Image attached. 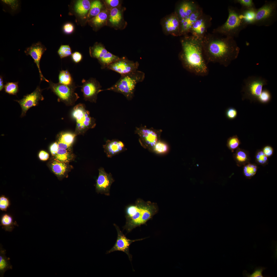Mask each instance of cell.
Here are the masks:
<instances>
[{"label":"cell","instance_id":"1","mask_svg":"<svg viewBox=\"0 0 277 277\" xmlns=\"http://www.w3.org/2000/svg\"><path fill=\"white\" fill-rule=\"evenodd\" d=\"M202 44L206 62L217 63L225 67L237 59L240 53L234 38L218 34L207 33L202 39Z\"/></svg>","mask_w":277,"mask_h":277},{"label":"cell","instance_id":"2","mask_svg":"<svg viewBox=\"0 0 277 277\" xmlns=\"http://www.w3.org/2000/svg\"><path fill=\"white\" fill-rule=\"evenodd\" d=\"M202 39L187 35L181 39L180 57L185 68L199 76L207 75L209 70L203 53Z\"/></svg>","mask_w":277,"mask_h":277},{"label":"cell","instance_id":"3","mask_svg":"<svg viewBox=\"0 0 277 277\" xmlns=\"http://www.w3.org/2000/svg\"><path fill=\"white\" fill-rule=\"evenodd\" d=\"M158 210L156 203L138 199L134 203L128 205L125 208L126 222L123 227L124 230L129 233L136 227L145 224Z\"/></svg>","mask_w":277,"mask_h":277},{"label":"cell","instance_id":"4","mask_svg":"<svg viewBox=\"0 0 277 277\" xmlns=\"http://www.w3.org/2000/svg\"><path fill=\"white\" fill-rule=\"evenodd\" d=\"M227 19L222 25L213 29L212 33L233 38L237 37L248 25L242 18L240 9L229 6Z\"/></svg>","mask_w":277,"mask_h":277},{"label":"cell","instance_id":"5","mask_svg":"<svg viewBox=\"0 0 277 277\" xmlns=\"http://www.w3.org/2000/svg\"><path fill=\"white\" fill-rule=\"evenodd\" d=\"M144 78L142 72L136 70L121 75L119 80L113 85L104 91H110L123 94L128 100L133 98L136 84Z\"/></svg>","mask_w":277,"mask_h":277},{"label":"cell","instance_id":"6","mask_svg":"<svg viewBox=\"0 0 277 277\" xmlns=\"http://www.w3.org/2000/svg\"><path fill=\"white\" fill-rule=\"evenodd\" d=\"M72 115L76 122L74 133L76 135L84 133L96 125L95 119L91 116L83 104L80 103L75 105L72 111Z\"/></svg>","mask_w":277,"mask_h":277},{"label":"cell","instance_id":"7","mask_svg":"<svg viewBox=\"0 0 277 277\" xmlns=\"http://www.w3.org/2000/svg\"><path fill=\"white\" fill-rule=\"evenodd\" d=\"M268 80L260 76H251L245 79L243 82L242 92V99L249 100L251 102L258 101L263 87L268 84Z\"/></svg>","mask_w":277,"mask_h":277},{"label":"cell","instance_id":"8","mask_svg":"<svg viewBox=\"0 0 277 277\" xmlns=\"http://www.w3.org/2000/svg\"><path fill=\"white\" fill-rule=\"evenodd\" d=\"M277 1H266L260 8L257 9L254 25L268 26L277 19Z\"/></svg>","mask_w":277,"mask_h":277},{"label":"cell","instance_id":"9","mask_svg":"<svg viewBox=\"0 0 277 277\" xmlns=\"http://www.w3.org/2000/svg\"><path fill=\"white\" fill-rule=\"evenodd\" d=\"M49 88L58 97V101L62 102L67 106L74 105L79 98L78 94L75 92L78 87L75 83L66 85L58 83H54L49 81Z\"/></svg>","mask_w":277,"mask_h":277},{"label":"cell","instance_id":"10","mask_svg":"<svg viewBox=\"0 0 277 277\" xmlns=\"http://www.w3.org/2000/svg\"><path fill=\"white\" fill-rule=\"evenodd\" d=\"M161 131L149 128L145 126L136 128L135 133L139 137V141L144 148L151 151L155 144L159 141Z\"/></svg>","mask_w":277,"mask_h":277},{"label":"cell","instance_id":"11","mask_svg":"<svg viewBox=\"0 0 277 277\" xmlns=\"http://www.w3.org/2000/svg\"><path fill=\"white\" fill-rule=\"evenodd\" d=\"M83 84L81 91L83 93L84 99L91 102L96 103L98 93L102 91V86L99 82L93 78L88 80L84 79L82 81Z\"/></svg>","mask_w":277,"mask_h":277},{"label":"cell","instance_id":"12","mask_svg":"<svg viewBox=\"0 0 277 277\" xmlns=\"http://www.w3.org/2000/svg\"><path fill=\"white\" fill-rule=\"evenodd\" d=\"M113 225L117 230V239L114 246L111 249L107 251L106 254H108L115 251H122L127 255L130 260L131 261L132 256L130 254L129 251V248L131 244L134 242L141 241L146 238L134 240H130L125 236L116 224H114Z\"/></svg>","mask_w":277,"mask_h":277},{"label":"cell","instance_id":"13","mask_svg":"<svg viewBox=\"0 0 277 277\" xmlns=\"http://www.w3.org/2000/svg\"><path fill=\"white\" fill-rule=\"evenodd\" d=\"M139 65V64L137 62H134L125 57H123L119 58L106 68L122 75L137 70Z\"/></svg>","mask_w":277,"mask_h":277},{"label":"cell","instance_id":"14","mask_svg":"<svg viewBox=\"0 0 277 277\" xmlns=\"http://www.w3.org/2000/svg\"><path fill=\"white\" fill-rule=\"evenodd\" d=\"M212 20L210 15L203 13L193 25L190 33L194 37L203 39L211 26Z\"/></svg>","mask_w":277,"mask_h":277},{"label":"cell","instance_id":"15","mask_svg":"<svg viewBox=\"0 0 277 277\" xmlns=\"http://www.w3.org/2000/svg\"><path fill=\"white\" fill-rule=\"evenodd\" d=\"M42 90L38 86L36 89L30 94L24 96L22 99L16 101L20 105L22 108L21 116L25 115L27 111L31 107L36 106L38 102L44 99L42 94Z\"/></svg>","mask_w":277,"mask_h":277},{"label":"cell","instance_id":"16","mask_svg":"<svg viewBox=\"0 0 277 277\" xmlns=\"http://www.w3.org/2000/svg\"><path fill=\"white\" fill-rule=\"evenodd\" d=\"M114 181L111 173H107L103 168H100L99 170L98 176L96 181V192L98 193L109 195L111 186Z\"/></svg>","mask_w":277,"mask_h":277},{"label":"cell","instance_id":"17","mask_svg":"<svg viewBox=\"0 0 277 277\" xmlns=\"http://www.w3.org/2000/svg\"><path fill=\"white\" fill-rule=\"evenodd\" d=\"M46 50V48L39 41L32 44L31 46L26 48L24 52L26 55H30L33 59L38 69L41 80L45 81L49 83V81L43 76L40 66L41 57Z\"/></svg>","mask_w":277,"mask_h":277},{"label":"cell","instance_id":"18","mask_svg":"<svg viewBox=\"0 0 277 277\" xmlns=\"http://www.w3.org/2000/svg\"><path fill=\"white\" fill-rule=\"evenodd\" d=\"M162 26L164 32L166 34L180 36V20L175 12L164 18Z\"/></svg>","mask_w":277,"mask_h":277},{"label":"cell","instance_id":"19","mask_svg":"<svg viewBox=\"0 0 277 277\" xmlns=\"http://www.w3.org/2000/svg\"><path fill=\"white\" fill-rule=\"evenodd\" d=\"M200 7L195 1L183 0L177 3L174 12L180 20L196 11Z\"/></svg>","mask_w":277,"mask_h":277},{"label":"cell","instance_id":"20","mask_svg":"<svg viewBox=\"0 0 277 277\" xmlns=\"http://www.w3.org/2000/svg\"><path fill=\"white\" fill-rule=\"evenodd\" d=\"M203 13V9L200 7L190 15L181 19L180 36H183L190 33L193 25Z\"/></svg>","mask_w":277,"mask_h":277},{"label":"cell","instance_id":"21","mask_svg":"<svg viewBox=\"0 0 277 277\" xmlns=\"http://www.w3.org/2000/svg\"><path fill=\"white\" fill-rule=\"evenodd\" d=\"M107 157L111 158L126 150L124 143L117 139L108 140L103 145Z\"/></svg>","mask_w":277,"mask_h":277},{"label":"cell","instance_id":"22","mask_svg":"<svg viewBox=\"0 0 277 277\" xmlns=\"http://www.w3.org/2000/svg\"><path fill=\"white\" fill-rule=\"evenodd\" d=\"M76 136L74 133L68 132L61 133L59 135L57 142L59 149L67 150L70 147Z\"/></svg>","mask_w":277,"mask_h":277},{"label":"cell","instance_id":"23","mask_svg":"<svg viewBox=\"0 0 277 277\" xmlns=\"http://www.w3.org/2000/svg\"><path fill=\"white\" fill-rule=\"evenodd\" d=\"M6 250L0 244V276L3 277L5 272L7 270L12 269V266L11 264L10 259L7 258L5 255Z\"/></svg>","mask_w":277,"mask_h":277},{"label":"cell","instance_id":"24","mask_svg":"<svg viewBox=\"0 0 277 277\" xmlns=\"http://www.w3.org/2000/svg\"><path fill=\"white\" fill-rule=\"evenodd\" d=\"M0 226L5 231L11 232L15 228L14 226H18L16 221H14L12 216L8 213L2 215L0 219Z\"/></svg>","mask_w":277,"mask_h":277},{"label":"cell","instance_id":"25","mask_svg":"<svg viewBox=\"0 0 277 277\" xmlns=\"http://www.w3.org/2000/svg\"><path fill=\"white\" fill-rule=\"evenodd\" d=\"M91 4L88 0L77 1L75 5L76 12L80 16L85 17L90 9Z\"/></svg>","mask_w":277,"mask_h":277},{"label":"cell","instance_id":"26","mask_svg":"<svg viewBox=\"0 0 277 277\" xmlns=\"http://www.w3.org/2000/svg\"><path fill=\"white\" fill-rule=\"evenodd\" d=\"M257 9L256 8H241L240 9L243 20L248 25H254Z\"/></svg>","mask_w":277,"mask_h":277},{"label":"cell","instance_id":"27","mask_svg":"<svg viewBox=\"0 0 277 277\" xmlns=\"http://www.w3.org/2000/svg\"><path fill=\"white\" fill-rule=\"evenodd\" d=\"M233 157L239 166L244 165L249 163L250 160L249 154L244 150L238 149L234 154Z\"/></svg>","mask_w":277,"mask_h":277},{"label":"cell","instance_id":"28","mask_svg":"<svg viewBox=\"0 0 277 277\" xmlns=\"http://www.w3.org/2000/svg\"><path fill=\"white\" fill-rule=\"evenodd\" d=\"M108 51L105 47L101 44H96L89 48L91 56L98 60L103 57Z\"/></svg>","mask_w":277,"mask_h":277},{"label":"cell","instance_id":"29","mask_svg":"<svg viewBox=\"0 0 277 277\" xmlns=\"http://www.w3.org/2000/svg\"><path fill=\"white\" fill-rule=\"evenodd\" d=\"M51 168L53 172L59 177L64 175L67 169L65 163L55 159L52 163Z\"/></svg>","mask_w":277,"mask_h":277},{"label":"cell","instance_id":"30","mask_svg":"<svg viewBox=\"0 0 277 277\" xmlns=\"http://www.w3.org/2000/svg\"><path fill=\"white\" fill-rule=\"evenodd\" d=\"M120 58L108 52L98 61L101 65V68L103 69L106 68L108 66L115 62Z\"/></svg>","mask_w":277,"mask_h":277},{"label":"cell","instance_id":"31","mask_svg":"<svg viewBox=\"0 0 277 277\" xmlns=\"http://www.w3.org/2000/svg\"><path fill=\"white\" fill-rule=\"evenodd\" d=\"M108 18L107 11L101 12L98 15L92 18L90 22L96 27H99L104 24Z\"/></svg>","mask_w":277,"mask_h":277},{"label":"cell","instance_id":"32","mask_svg":"<svg viewBox=\"0 0 277 277\" xmlns=\"http://www.w3.org/2000/svg\"><path fill=\"white\" fill-rule=\"evenodd\" d=\"M102 7L103 5L100 1L95 0L93 1L91 4L87 17L89 18L97 16L101 12Z\"/></svg>","mask_w":277,"mask_h":277},{"label":"cell","instance_id":"33","mask_svg":"<svg viewBox=\"0 0 277 277\" xmlns=\"http://www.w3.org/2000/svg\"><path fill=\"white\" fill-rule=\"evenodd\" d=\"M122 18L121 11L117 8L114 7L111 9L109 20L112 24L114 26L118 25L121 21Z\"/></svg>","mask_w":277,"mask_h":277},{"label":"cell","instance_id":"34","mask_svg":"<svg viewBox=\"0 0 277 277\" xmlns=\"http://www.w3.org/2000/svg\"><path fill=\"white\" fill-rule=\"evenodd\" d=\"M58 83L66 85H70L74 83L71 75L67 70L60 71L58 75Z\"/></svg>","mask_w":277,"mask_h":277},{"label":"cell","instance_id":"35","mask_svg":"<svg viewBox=\"0 0 277 277\" xmlns=\"http://www.w3.org/2000/svg\"><path fill=\"white\" fill-rule=\"evenodd\" d=\"M71 155L66 149H59L55 155L56 159L61 162L66 163L71 159Z\"/></svg>","mask_w":277,"mask_h":277},{"label":"cell","instance_id":"36","mask_svg":"<svg viewBox=\"0 0 277 277\" xmlns=\"http://www.w3.org/2000/svg\"><path fill=\"white\" fill-rule=\"evenodd\" d=\"M168 145L164 142L160 140L152 148L151 151L157 154H163L168 151Z\"/></svg>","mask_w":277,"mask_h":277},{"label":"cell","instance_id":"37","mask_svg":"<svg viewBox=\"0 0 277 277\" xmlns=\"http://www.w3.org/2000/svg\"><path fill=\"white\" fill-rule=\"evenodd\" d=\"M257 170V166L255 164L248 163L244 165L243 173L246 177L250 178L255 174Z\"/></svg>","mask_w":277,"mask_h":277},{"label":"cell","instance_id":"38","mask_svg":"<svg viewBox=\"0 0 277 277\" xmlns=\"http://www.w3.org/2000/svg\"><path fill=\"white\" fill-rule=\"evenodd\" d=\"M5 92L11 95H15L18 91V82H8L4 85Z\"/></svg>","mask_w":277,"mask_h":277},{"label":"cell","instance_id":"39","mask_svg":"<svg viewBox=\"0 0 277 277\" xmlns=\"http://www.w3.org/2000/svg\"><path fill=\"white\" fill-rule=\"evenodd\" d=\"M241 144V142L238 137L237 135H235L228 139L226 145L228 148L233 152Z\"/></svg>","mask_w":277,"mask_h":277},{"label":"cell","instance_id":"40","mask_svg":"<svg viewBox=\"0 0 277 277\" xmlns=\"http://www.w3.org/2000/svg\"><path fill=\"white\" fill-rule=\"evenodd\" d=\"M57 53L61 59L72 54L71 50L69 45H62L58 49Z\"/></svg>","mask_w":277,"mask_h":277},{"label":"cell","instance_id":"41","mask_svg":"<svg viewBox=\"0 0 277 277\" xmlns=\"http://www.w3.org/2000/svg\"><path fill=\"white\" fill-rule=\"evenodd\" d=\"M272 99V95L270 91L266 89H263L259 97L258 102L262 104L269 103Z\"/></svg>","mask_w":277,"mask_h":277},{"label":"cell","instance_id":"42","mask_svg":"<svg viewBox=\"0 0 277 277\" xmlns=\"http://www.w3.org/2000/svg\"><path fill=\"white\" fill-rule=\"evenodd\" d=\"M233 2L235 3L240 4L241 8L244 9L256 8L252 0H235Z\"/></svg>","mask_w":277,"mask_h":277},{"label":"cell","instance_id":"43","mask_svg":"<svg viewBox=\"0 0 277 277\" xmlns=\"http://www.w3.org/2000/svg\"><path fill=\"white\" fill-rule=\"evenodd\" d=\"M255 159L257 162L259 164L264 165L268 162V157L264 154L262 151H258L255 156Z\"/></svg>","mask_w":277,"mask_h":277},{"label":"cell","instance_id":"44","mask_svg":"<svg viewBox=\"0 0 277 277\" xmlns=\"http://www.w3.org/2000/svg\"><path fill=\"white\" fill-rule=\"evenodd\" d=\"M10 204L8 198L5 196L2 195L0 197V210L2 211H6Z\"/></svg>","mask_w":277,"mask_h":277},{"label":"cell","instance_id":"45","mask_svg":"<svg viewBox=\"0 0 277 277\" xmlns=\"http://www.w3.org/2000/svg\"><path fill=\"white\" fill-rule=\"evenodd\" d=\"M225 115L228 119L230 120H234L237 116V111L233 107H229L225 110Z\"/></svg>","mask_w":277,"mask_h":277},{"label":"cell","instance_id":"46","mask_svg":"<svg viewBox=\"0 0 277 277\" xmlns=\"http://www.w3.org/2000/svg\"><path fill=\"white\" fill-rule=\"evenodd\" d=\"M265 269V268L263 267H259L256 268L254 272L251 274H248L245 272L244 274L245 276L251 277H263L262 274V272Z\"/></svg>","mask_w":277,"mask_h":277},{"label":"cell","instance_id":"47","mask_svg":"<svg viewBox=\"0 0 277 277\" xmlns=\"http://www.w3.org/2000/svg\"><path fill=\"white\" fill-rule=\"evenodd\" d=\"M4 3L8 5L13 11L16 10L18 6V2L16 0H2Z\"/></svg>","mask_w":277,"mask_h":277},{"label":"cell","instance_id":"48","mask_svg":"<svg viewBox=\"0 0 277 277\" xmlns=\"http://www.w3.org/2000/svg\"><path fill=\"white\" fill-rule=\"evenodd\" d=\"M72 57L73 60L76 63H78L82 60V55L79 52H76L72 54Z\"/></svg>","mask_w":277,"mask_h":277},{"label":"cell","instance_id":"49","mask_svg":"<svg viewBox=\"0 0 277 277\" xmlns=\"http://www.w3.org/2000/svg\"><path fill=\"white\" fill-rule=\"evenodd\" d=\"M63 29L64 32L66 33L70 34L74 31V27L73 25L71 23L65 24L63 26Z\"/></svg>","mask_w":277,"mask_h":277},{"label":"cell","instance_id":"50","mask_svg":"<svg viewBox=\"0 0 277 277\" xmlns=\"http://www.w3.org/2000/svg\"><path fill=\"white\" fill-rule=\"evenodd\" d=\"M59 149L58 144L57 142H55L52 144L50 147V151L53 156H55Z\"/></svg>","mask_w":277,"mask_h":277},{"label":"cell","instance_id":"51","mask_svg":"<svg viewBox=\"0 0 277 277\" xmlns=\"http://www.w3.org/2000/svg\"><path fill=\"white\" fill-rule=\"evenodd\" d=\"M264 154L268 157L271 156L273 154V150L272 148L270 146L267 145L265 146L262 151Z\"/></svg>","mask_w":277,"mask_h":277},{"label":"cell","instance_id":"52","mask_svg":"<svg viewBox=\"0 0 277 277\" xmlns=\"http://www.w3.org/2000/svg\"><path fill=\"white\" fill-rule=\"evenodd\" d=\"M39 156L41 160L45 161L48 159L49 155L46 152L43 151H41L39 153Z\"/></svg>","mask_w":277,"mask_h":277},{"label":"cell","instance_id":"53","mask_svg":"<svg viewBox=\"0 0 277 277\" xmlns=\"http://www.w3.org/2000/svg\"><path fill=\"white\" fill-rule=\"evenodd\" d=\"M105 1L108 5L114 8L116 7L119 3L118 0H106Z\"/></svg>","mask_w":277,"mask_h":277},{"label":"cell","instance_id":"54","mask_svg":"<svg viewBox=\"0 0 277 277\" xmlns=\"http://www.w3.org/2000/svg\"><path fill=\"white\" fill-rule=\"evenodd\" d=\"M4 87V85L3 78L2 76L1 75L0 76V91H2Z\"/></svg>","mask_w":277,"mask_h":277}]
</instances>
